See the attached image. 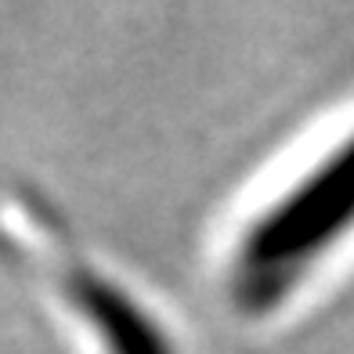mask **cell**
<instances>
[{"mask_svg": "<svg viewBox=\"0 0 354 354\" xmlns=\"http://www.w3.org/2000/svg\"><path fill=\"white\" fill-rule=\"evenodd\" d=\"M73 300L94 326L105 354H170L159 329L105 279L80 275L73 282Z\"/></svg>", "mask_w": 354, "mask_h": 354, "instance_id": "7a4b0ae2", "label": "cell"}, {"mask_svg": "<svg viewBox=\"0 0 354 354\" xmlns=\"http://www.w3.org/2000/svg\"><path fill=\"white\" fill-rule=\"evenodd\" d=\"M354 224V138L326 163L286 192L264 217L253 221L239 246V286L250 300L271 293L315 261L344 228Z\"/></svg>", "mask_w": 354, "mask_h": 354, "instance_id": "6da1fadb", "label": "cell"}]
</instances>
